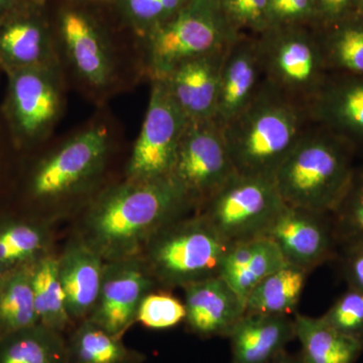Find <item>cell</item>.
Listing matches in <instances>:
<instances>
[{
    "label": "cell",
    "instance_id": "cell-1",
    "mask_svg": "<svg viewBox=\"0 0 363 363\" xmlns=\"http://www.w3.org/2000/svg\"><path fill=\"white\" fill-rule=\"evenodd\" d=\"M193 209L194 200L172 176L125 179L93 198L81 235L105 262L138 257L157 233Z\"/></svg>",
    "mask_w": 363,
    "mask_h": 363
},
{
    "label": "cell",
    "instance_id": "cell-2",
    "mask_svg": "<svg viewBox=\"0 0 363 363\" xmlns=\"http://www.w3.org/2000/svg\"><path fill=\"white\" fill-rule=\"evenodd\" d=\"M309 124L305 104L264 80L250 104L222 130L238 174L274 179Z\"/></svg>",
    "mask_w": 363,
    "mask_h": 363
},
{
    "label": "cell",
    "instance_id": "cell-3",
    "mask_svg": "<svg viewBox=\"0 0 363 363\" xmlns=\"http://www.w3.org/2000/svg\"><path fill=\"white\" fill-rule=\"evenodd\" d=\"M355 152L344 138L310 123L274 176L284 203L331 214L352 179Z\"/></svg>",
    "mask_w": 363,
    "mask_h": 363
},
{
    "label": "cell",
    "instance_id": "cell-4",
    "mask_svg": "<svg viewBox=\"0 0 363 363\" xmlns=\"http://www.w3.org/2000/svg\"><path fill=\"white\" fill-rule=\"evenodd\" d=\"M112 149L108 125L90 123L38 160L28 173L26 196L37 204L54 205L89 192L104 175Z\"/></svg>",
    "mask_w": 363,
    "mask_h": 363
},
{
    "label": "cell",
    "instance_id": "cell-5",
    "mask_svg": "<svg viewBox=\"0 0 363 363\" xmlns=\"http://www.w3.org/2000/svg\"><path fill=\"white\" fill-rule=\"evenodd\" d=\"M230 245L197 213L162 229L147 243L140 257L157 284L166 288H184L220 277Z\"/></svg>",
    "mask_w": 363,
    "mask_h": 363
},
{
    "label": "cell",
    "instance_id": "cell-6",
    "mask_svg": "<svg viewBox=\"0 0 363 363\" xmlns=\"http://www.w3.org/2000/svg\"><path fill=\"white\" fill-rule=\"evenodd\" d=\"M238 35L218 0H188L171 20L143 40L145 73L150 80L164 78L184 62L226 49Z\"/></svg>",
    "mask_w": 363,
    "mask_h": 363
},
{
    "label": "cell",
    "instance_id": "cell-7",
    "mask_svg": "<svg viewBox=\"0 0 363 363\" xmlns=\"http://www.w3.org/2000/svg\"><path fill=\"white\" fill-rule=\"evenodd\" d=\"M62 67L88 97L97 102L112 96L123 85L121 55L96 18L80 7L66 6L54 30Z\"/></svg>",
    "mask_w": 363,
    "mask_h": 363
},
{
    "label": "cell",
    "instance_id": "cell-8",
    "mask_svg": "<svg viewBox=\"0 0 363 363\" xmlns=\"http://www.w3.org/2000/svg\"><path fill=\"white\" fill-rule=\"evenodd\" d=\"M6 79L1 113L14 149L25 154L47 142L63 116L64 69L35 67L7 74Z\"/></svg>",
    "mask_w": 363,
    "mask_h": 363
},
{
    "label": "cell",
    "instance_id": "cell-9",
    "mask_svg": "<svg viewBox=\"0 0 363 363\" xmlns=\"http://www.w3.org/2000/svg\"><path fill=\"white\" fill-rule=\"evenodd\" d=\"M257 38L264 81L306 105L329 74L315 26H274Z\"/></svg>",
    "mask_w": 363,
    "mask_h": 363
},
{
    "label": "cell",
    "instance_id": "cell-10",
    "mask_svg": "<svg viewBox=\"0 0 363 363\" xmlns=\"http://www.w3.org/2000/svg\"><path fill=\"white\" fill-rule=\"evenodd\" d=\"M284 205L274 179L236 173L198 213L233 245L266 235Z\"/></svg>",
    "mask_w": 363,
    "mask_h": 363
},
{
    "label": "cell",
    "instance_id": "cell-11",
    "mask_svg": "<svg viewBox=\"0 0 363 363\" xmlns=\"http://www.w3.org/2000/svg\"><path fill=\"white\" fill-rule=\"evenodd\" d=\"M150 81L147 113L126 168L128 180H155L171 176L179 143L189 123L164 81Z\"/></svg>",
    "mask_w": 363,
    "mask_h": 363
},
{
    "label": "cell",
    "instance_id": "cell-12",
    "mask_svg": "<svg viewBox=\"0 0 363 363\" xmlns=\"http://www.w3.org/2000/svg\"><path fill=\"white\" fill-rule=\"evenodd\" d=\"M236 173L221 126L214 119L189 121L171 176L194 200L197 209Z\"/></svg>",
    "mask_w": 363,
    "mask_h": 363
},
{
    "label": "cell",
    "instance_id": "cell-13",
    "mask_svg": "<svg viewBox=\"0 0 363 363\" xmlns=\"http://www.w3.org/2000/svg\"><path fill=\"white\" fill-rule=\"evenodd\" d=\"M44 6L21 0L0 20V72L61 65L54 26Z\"/></svg>",
    "mask_w": 363,
    "mask_h": 363
},
{
    "label": "cell",
    "instance_id": "cell-14",
    "mask_svg": "<svg viewBox=\"0 0 363 363\" xmlns=\"http://www.w3.org/2000/svg\"><path fill=\"white\" fill-rule=\"evenodd\" d=\"M288 264L310 272L337 259L339 245L331 214L284 205L266 233Z\"/></svg>",
    "mask_w": 363,
    "mask_h": 363
},
{
    "label": "cell",
    "instance_id": "cell-15",
    "mask_svg": "<svg viewBox=\"0 0 363 363\" xmlns=\"http://www.w3.org/2000/svg\"><path fill=\"white\" fill-rule=\"evenodd\" d=\"M156 284L140 257L105 262L99 295L88 319L123 338L136 321L143 298Z\"/></svg>",
    "mask_w": 363,
    "mask_h": 363
},
{
    "label": "cell",
    "instance_id": "cell-16",
    "mask_svg": "<svg viewBox=\"0 0 363 363\" xmlns=\"http://www.w3.org/2000/svg\"><path fill=\"white\" fill-rule=\"evenodd\" d=\"M306 111L310 123L363 147V74L329 73Z\"/></svg>",
    "mask_w": 363,
    "mask_h": 363
},
{
    "label": "cell",
    "instance_id": "cell-17",
    "mask_svg": "<svg viewBox=\"0 0 363 363\" xmlns=\"http://www.w3.org/2000/svg\"><path fill=\"white\" fill-rule=\"evenodd\" d=\"M257 35H240L227 48L214 121L221 128L240 113L264 82Z\"/></svg>",
    "mask_w": 363,
    "mask_h": 363
},
{
    "label": "cell",
    "instance_id": "cell-18",
    "mask_svg": "<svg viewBox=\"0 0 363 363\" xmlns=\"http://www.w3.org/2000/svg\"><path fill=\"white\" fill-rule=\"evenodd\" d=\"M185 323L198 337H228L245 315V303L221 277L184 286Z\"/></svg>",
    "mask_w": 363,
    "mask_h": 363
},
{
    "label": "cell",
    "instance_id": "cell-19",
    "mask_svg": "<svg viewBox=\"0 0 363 363\" xmlns=\"http://www.w3.org/2000/svg\"><path fill=\"white\" fill-rule=\"evenodd\" d=\"M227 48L184 62L162 78L189 121L214 119Z\"/></svg>",
    "mask_w": 363,
    "mask_h": 363
},
{
    "label": "cell",
    "instance_id": "cell-20",
    "mask_svg": "<svg viewBox=\"0 0 363 363\" xmlns=\"http://www.w3.org/2000/svg\"><path fill=\"white\" fill-rule=\"evenodd\" d=\"M58 262L69 314L74 322L82 321L96 304L105 260L80 234L67 243Z\"/></svg>",
    "mask_w": 363,
    "mask_h": 363
},
{
    "label": "cell",
    "instance_id": "cell-21",
    "mask_svg": "<svg viewBox=\"0 0 363 363\" xmlns=\"http://www.w3.org/2000/svg\"><path fill=\"white\" fill-rule=\"evenodd\" d=\"M227 338L231 363H267L295 340V320L285 315L245 314Z\"/></svg>",
    "mask_w": 363,
    "mask_h": 363
},
{
    "label": "cell",
    "instance_id": "cell-22",
    "mask_svg": "<svg viewBox=\"0 0 363 363\" xmlns=\"http://www.w3.org/2000/svg\"><path fill=\"white\" fill-rule=\"evenodd\" d=\"M286 264L276 243L262 236L231 245L224 257L220 277L245 303L262 279Z\"/></svg>",
    "mask_w": 363,
    "mask_h": 363
},
{
    "label": "cell",
    "instance_id": "cell-23",
    "mask_svg": "<svg viewBox=\"0 0 363 363\" xmlns=\"http://www.w3.org/2000/svg\"><path fill=\"white\" fill-rule=\"evenodd\" d=\"M296 339L304 363H357L363 350L335 330L323 318L296 314Z\"/></svg>",
    "mask_w": 363,
    "mask_h": 363
},
{
    "label": "cell",
    "instance_id": "cell-24",
    "mask_svg": "<svg viewBox=\"0 0 363 363\" xmlns=\"http://www.w3.org/2000/svg\"><path fill=\"white\" fill-rule=\"evenodd\" d=\"M310 272L286 264L262 279L245 301V314L285 315L296 312Z\"/></svg>",
    "mask_w": 363,
    "mask_h": 363
},
{
    "label": "cell",
    "instance_id": "cell-25",
    "mask_svg": "<svg viewBox=\"0 0 363 363\" xmlns=\"http://www.w3.org/2000/svg\"><path fill=\"white\" fill-rule=\"evenodd\" d=\"M315 28L328 73L363 74V14Z\"/></svg>",
    "mask_w": 363,
    "mask_h": 363
},
{
    "label": "cell",
    "instance_id": "cell-26",
    "mask_svg": "<svg viewBox=\"0 0 363 363\" xmlns=\"http://www.w3.org/2000/svg\"><path fill=\"white\" fill-rule=\"evenodd\" d=\"M51 233L40 222L0 220V276L33 264L51 252Z\"/></svg>",
    "mask_w": 363,
    "mask_h": 363
},
{
    "label": "cell",
    "instance_id": "cell-27",
    "mask_svg": "<svg viewBox=\"0 0 363 363\" xmlns=\"http://www.w3.org/2000/svg\"><path fill=\"white\" fill-rule=\"evenodd\" d=\"M30 281L39 323L64 334L74 321L60 279L58 255L49 252L33 262Z\"/></svg>",
    "mask_w": 363,
    "mask_h": 363
},
{
    "label": "cell",
    "instance_id": "cell-28",
    "mask_svg": "<svg viewBox=\"0 0 363 363\" xmlns=\"http://www.w3.org/2000/svg\"><path fill=\"white\" fill-rule=\"evenodd\" d=\"M0 363H68V342L38 323L0 340Z\"/></svg>",
    "mask_w": 363,
    "mask_h": 363
},
{
    "label": "cell",
    "instance_id": "cell-29",
    "mask_svg": "<svg viewBox=\"0 0 363 363\" xmlns=\"http://www.w3.org/2000/svg\"><path fill=\"white\" fill-rule=\"evenodd\" d=\"M68 342V363H143L145 355L90 319L80 321Z\"/></svg>",
    "mask_w": 363,
    "mask_h": 363
},
{
    "label": "cell",
    "instance_id": "cell-30",
    "mask_svg": "<svg viewBox=\"0 0 363 363\" xmlns=\"http://www.w3.org/2000/svg\"><path fill=\"white\" fill-rule=\"evenodd\" d=\"M30 266L1 276L0 284V340L14 332L39 323L35 311Z\"/></svg>",
    "mask_w": 363,
    "mask_h": 363
},
{
    "label": "cell",
    "instance_id": "cell-31",
    "mask_svg": "<svg viewBox=\"0 0 363 363\" xmlns=\"http://www.w3.org/2000/svg\"><path fill=\"white\" fill-rule=\"evenodd\" d=\"M188 0H113L117 11L140 40L171 20Z\"/></svg>",
    "mask_w": 363,
    "mask_h": 363
},
{
    "label": "cell",
    "instance_id": "cell-32",
    "mask_svg": "<svg viewBox=\"0 0 363 363\" xmlns=\"http://www.w3.org/2000/svg\"><path fill=\"white\" fill-rule=\"evenodd\" d=\"M331 217L340 247L363 245V168H355L350 186Z\"/></svg>",
    "mask_w": 363,
    "mask_h": 363
},
{
    "label": "cell",
    "instance_id": "cell-33",
    "mask_svg": "<svg viewBox=\"0 0 363 363\" xmlns=\"http://www.w3.org/2000/svg\"><path fill=\"white\" fill-rule=\"evenodd\" d=\"M322 318L363 350V293L347 286Z\"/></svg>",
    "mask_w": 363,
    "mask_h": 363
},
{
    "label": "cell",
    "instance_id": "cell-34",
    "mask_svg": "<svg viewBox=\"0 0 363 363\" xmlns=\"http://www.w3.org/2000/svg\"><path fill=\"white\" fill-rule=\"evenodd\" d=\"M184 302L168 292H150L138 308L136 321L150 329L172 328L185 321Z\"/></svg>",
    "mask_w": 363,
    "mask_h": 363
},
{
    "label": "cell",
    "instance_id": "cell-35",
    "mask_svg": "<svg viewBox=\"0 0 363 363\" xmlns=\"http://www.w3.org/2000/svg\"><path fill=\"white\" fill-rule=\"evenodd\" d=\"M218 4L234 32L257 35L266 30L269 0H218Z\"/></svg>",
    "mask_w": 363,
    "mask_h": 363
},
{
    "label": "cell",
    "instance_id": "cell-36",
    "mask_svg": "<svg viewBox=\"0 0 363 363\" xmlns=\"http://www.w3.org/2000/svg\"><path fill=\"white\" fill-rule=\"evenodd\" d=\"M288 26H316L313 0H269L267 28Z\"/></svg>",
    "mask_w": 363,
    "mask_h": 363
},
{
    "label": "cell",
    "instance_id": "cell-37",
    "mask_svg": "<svg viewBox=\"0 0 363 363\" xmlns=\"http://www.w3.org/2000/svg\"><path fill=\"white\" fill-rule=\"evenodd\" d=\"M341 272L347 286L363 293V245L340 247Z\"/></svg>",
    "mask_w": 363,
    "mask_h": 363
},
{
    "label": "cell",
    "instance_id": "cell-38",
    "mask_svg": "<svg viewBox=\"0 0 363 363\" xmlns=\"http://www.w3.org/2000/svg\"><path fill=\"white\" fill-rule=\"evenodd\" d=\"M316 26H326L357 13V0H313Z\"/></svg>",
    "mask_w": 363,
    "mask_h": 363
},
{
    "label": "cell",
    "instance_id": "cell-39",
    "mask_svg": "<svg viewBox=\"0 0 363 363\" xmlns=\"http://www.w3.org/2000/svg\"><path fill=\"white\" fill-rule=\"evenodd\" d=\"M16 154L18 152L14 149L11 138H9V131H7L1 113V105H0V183L4 178L2 174L6 171L7 164H9V157Z\"/></svg>",
    "mask_w": 363,
    "mask_h": 363
},
{
    "label": "cell",
    "instance_id": "cell-40",
    "mask_svg": "<svg viewBox=\"0 0 363 363\" xmlns=\"http://www.w3.org/2000/svg\"><path fill=\"white\" fill-rule=\"evenodd\" d=\"M267 363H304L303 362L302 357H301L300 353L297 354H292L289 353L288 351L285 350L283 352L279 353L278 357L272 359L271 362Z\"/></svg>",
    "mask_w": 363,
    "mask_h": 363
},
{
    "label": "cell",
    "instance_id": "cell-41",
    "mask_svg": "<svg viewBox=\"0 0 363 363\" xmlns=\"http://www.w3.org/2000/svg\"><path fill=\"white\" fill-rule=\"evenodd\" d=\"M21 0H0V20Z\"/></svg>",
    "mask_w": 363,
    "mask_h": 363
},
{
    "label": "cell",
    "instance_id": "cell-42",
    "mask_svg": "<svg viewBox=\"0 0 363 363\" xmlns=\"http://www.w3.org/2000/svg\"><path fill=\"white\" fill-rule=\"evenodd\" d=\"M74 1L77 2V4H98V2H108L112 1L113 0H74Z\"/></svg>",
    "mask_w": 363,
    "mask_h": 363
},
{
    "label": "cell",
    "instance_id": "cell-43",
    "mask_svg": "<svg viewBox=\"0 0 363 363\" xmlns=\"http://www.w3.org/2000/svg\"><path fill=\"white\" fill-rule=\"evenodd\" d=\"M357 13L363 14V0H357Z\"/></svg>",
    "mask_w": 363,
    "mask_h": 363
},
{
    "label": "cell",
    "instance_id": "cell-44",
    "mask_svg": "<svg viewBox=\"0 0 363 363\" xmlns=\"http://www.w3.org/2000/svg\"><path fill=\"white\" fill-rule=\"evenodd\" d=\"M32 1L35 2V4H40V6H45V2H47L48 0H32Z\"/></svg>",
    "mask_w": 363,
    "mask_h": 363
},
{
    "label": "cell",
    "instance_id": "cell-45",
    "mask_svg": "<svg viewBox=\"0 0 363 363\" xmlns=\"http://www.w3.org/2000/svg\"><path fill=\"white\" fill-rule=\"evenodd\" d=\"M0 284H1V276H0Z\"/></svg>",
    "mask_w": 363,
    "mask_h": 363
}]
</instances>
